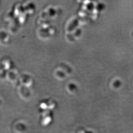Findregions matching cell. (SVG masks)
Listing matches in <instances>:
<instances>
[{"label":"cell","instance_id":"1","mask_svg":"<svg viewBox=\"0 0 133 133\" xmlns=\"http://www.w3.org/2000/svg\"><path fill=\"white\" fill-rule=\"evenodd\" d=\"M40 118L41 123L43 125L47 126L51 124L54 120L53 111L50 110H41Z\"/></svg>","mask_w":133,"mask_h":133},{"label":"cell","instance_id":"2","mask_svg":"<svg viewBox=\"0 0 133 133\" xmlns=\"http://www.w3.org/2000/svg\"><path fill=\"white\" fill-rule=\"evenodd\" d=\"M57 107V103L54 99H48L42 101L40 104L41 110L53 111Z\"/></svg>","mask_w":133,"mask_h":133},{"label":"cell","instance_id":"3","mask_svg":"<svg viewBox=\"0 0 133 133\" xmlns=\"http://www.w3.org/2000/svg\"><path fill=\"white\" fill-rule=\"evenodd\" d=\"M67 90L69 93L73 94L76 93L77 88L76 86L74 85V84H69L67 87Z\"/></svg>","mask_w":133,"mask_h":133},{"label":"cell","instance_id":"4","mask_svg":"<svg viewBox=\"0 0 133 133\" xmlns=\"http://www.w3.org/2000/svg\"><path fill=\"white\" fill-rule=\"evenodd\" d=\"M105 5L103 3H99L98 4V5H97L96 8H97V10L99 11H102L103 10H104V9H105Z\"/></svg>","mask_w":133,"mask_h":133},{"label":"cell","instance_id":"5","mask_svg":"<svg viewBox=\"0 0 133 133\" xmlns=\"http://www.w3.org/2000/svg\"><path fill=\"white\" fill-rule=\"evenodd\" d=\"M122 82L119 80L115 81L113 83V86L116 88H119L122 85Z\"/></svg>","mask_w":133,"mask_h":133},{"label":"cell","instance_id":"6","mask_svg":"<svg viewBox=\"0 0 133 133\" xmlns=\"http://www.w3.org/2000/svg\"><path fill=\"white\" fill-rule=\"evenodd\" d=\"M87 8L88 10L93 11L95 8V6H94V4L93 3H89L87 6Z\"/></svg>","mask_w":133,"mask_h":133},{"label":"cell","instance_id":"7","mask_svg":"<svg viewBox=\"0 0 133 133\" xmlns=\"http://www.w3.org/2000/svg\"><path fill=\"white\" fill-rule=\"evenodd\" d=\"M78 133H93V132L86 130L82 129L78 131Z\"/></svg>","mask_w":133,"mask_h":133}]
</instances>
